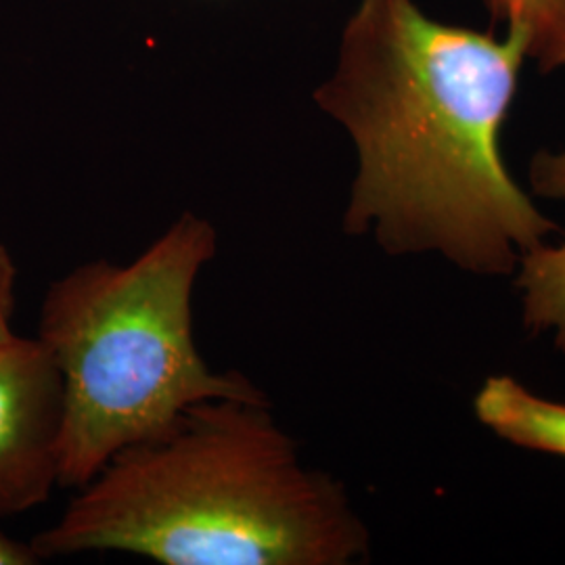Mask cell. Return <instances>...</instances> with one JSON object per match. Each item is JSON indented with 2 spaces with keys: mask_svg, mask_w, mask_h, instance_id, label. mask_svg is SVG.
<instances>
[{
  "mask_svg": "<svg viewBox=\"0 0 565 565\" xmlns=\"http://www.w3.org/2000/svg\"><path fill=\"white\" fill-rule=\"evenodd\" d=\"M494 23L518 32L525 57L548 74L565 70V0H480Z\"/></svg>",
  "mask_w": 565,
  "mask_h": 565,
  "instance_id": "obj_7",
  "label": "cell"
},
{
  "mask_svg": "<svg viewBox=\"0 0 565 565\" xmlns=\"http://www.w3.org/2000/svg\"><path fill=\"white\" fill-rule=\"evenodd\" d=\"M39 562L41 559L30 543H20L0 532V565H34Z\"/></svg>",
  "mask_w": 565,
  "mask_h": 565,
  "instance_id": "obj_10",
  "label": "cell"
},
{
  "mask_svg": "<svg viewBox=\"0 0 565 565\" xmlns=\"http://www.w3.org/2000/svg\"><path fill=\"white\" fill-rule=\"evenodd\" d=\"M524 324L534 333H551L565 354V239L527 249L515 268Z\"/></svg>",
  "mask_w": 565,
  "mask_h": 565,
  "instance_id": "obj_6",
  "label": "cell"
},
{
  "mask_svg": "<svg viewBox=\"0 0 565 565\" xmlns=\"http://www.w3.org/2000/svg\"><path fill=\"white\" fill-rule=\"evenodd\" d=\"M39 559L126 553L162 565H350L369 530L303 465L268 398H212L121 448L32 541Z\"/></svg>",
  "mask_w": 565,
  "mask_h": 565,
  "instance_id": "obj_2",
  "label": "cell"
},
{
  "mask_svg": "<svg viewBox=\"0 0 565 565\" xmlns=\"http://www.w3.org/2000/svg\"><path fill=\"white\" fill-rule=\"evenodd\" d=\"M216 249L214 224L184 212L135 260H90L46 289L36 338L61 377L60 488L86 484L193 404L266 398L198 350L193 294Z\"/></svg>",
  "mask_w": 565,
  "mask_h": 565,
  "instance_id": "obj_3",
  "label": "cell"
},
{
  "mask_svg": "<svg viewBox=\"0 0 565 565\" xmlns=\"http://www.w3.org/2000/svg\"><path fill=\"white\" fill-rule=\"evenodd\" d=\"M63 394L39 338L0 345V515L44 505L60 488Z\"/></svg>",
  "mask_w": 565,
  "mask_h": 565,
  "instance_id": "obj_4",
  "label": "cell"
},
{
  "mask_svg": "<svg viewBox=\"0 0 565 565\" xmlns=\"http://www.w3.org/2000/svg\"><path fill=\"white\" fill-rule=\"evenodd\" d=\"M480 424L509 445L565 459V403L541 396L509 375L488 377L473 398Z\"/></svg>",
  "mask_w": 565,
  "mask_h": 565,
  "instance_id": "obj_5",
  "label": "cell"
},
{
  "mask_svg": "<svg viewBox=\"0 0 565 565\" xmlns=\"http://www.w3.org/2000/svg\"><path fill=\"white\" fill-rule=\"evenodd\" d=\"M527 181L534 195L565 200V149L536 153L530 162Z\"/></svg>",
  "mask_w": 565,
  "mask_h": 565,
  "instance_id": "obj_8",
  "label": "cell"
},
{
  "mask_svg": "<svg viewBox=\"0 0 565 565\" xmlns=\"http://www.w3.org/2000/svg\"><path fill=\"white\" fill-rule=\"evenodd\" d=\"M525 42L434 20L415 0H361L315 102L356 149L343 231L387 256H443L480 277L513 275L559 226L503 158Z\"/></svg>",
  "mask_w": 565,
  "mask_h": 565,
  "instance_id": "obj_1",
  "label": "cell"
},
{
  "mask_svg": "<svg viewBox=\"0 0 565 565\" xmlns=\"http://www.w3.org/2000/svg\"><path fill=\"white\" fill-rule=\"evenodd\" d=\"M15 282H18V266L13 263L9 247L0 239V345L18 335L13 331Z\"/></svg>",
  "mask_w": 565,
  "mask_h": 565,
  "instance_id": "obj_9",
  "label": "cell"
}]
</instances>
